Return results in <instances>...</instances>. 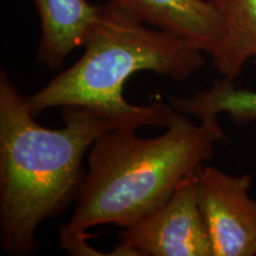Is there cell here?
Listing matches in <instances>:
<instances>
[{"label":"cell","mask_w":256,"mask_h":256,"mask_svg":"<svg viewBox=\"0 0 256 256\" xmlns=\"http://www.w3.org/2000/svg\"><path fill=\"white\" fill-rule=\"evenodd\" d=\"M168 98L176 112L194 115L200 121H218V115L226 113L235 124L256 122V90L235 87L232 80L223 78L188 98Z\"/></svg>","instance_id":"9"},{"label":"cell","mask_w":256,"mask_h":256,"mask_svg":"<svg viewBox=\"0 0 256 256\" xmlns=\"http://www.w3.org/2000/svg\"><path fill=\"white\" fill-rule=\"evenodd\" d=\"M64 126H40L5 70L0 72V244L6 254L36 250V232L76 200L83 158L95 140L118 128L168 127L176 110L156 100L138 114L81 106L60 108Z\"/></svg>","instance_id":"1"},{"label":"cell","mask_w":256,"mask_h":256,"mask_svg":"<svg viewBox=\"0 0 256 256\" xmlns=\"http://www.w3.org/2000/svg\"><path fill=\"white\" fill-rule=\"evenodd\" d=\"M200 170L184 178L164 204L120 232L116 256H214L198 202Z\"/></svg>","instance_id":"4"},{"label":"cell","mask_w":256,"mask_h":256,"mask_svg":"<svg viewBox=\"0 0 256 256\" xmlns=\"http://www.w3.org/2000/svg\"><path fill=\"white\" fill-rule=\"evenodd\" d=\"M136 130H110L90 147L74 215L60 228V246L69 254L107 255L88 244V229L136 222L164 204L184 178L203 168L215 144L226 139L218 121L194 124L178 112L162 136L142 138Z\"/></svg>","instance_id":"2"},{"label":"cell","mask_w":256,"mask_h":256,"mask_svg":"<svg viewBox=\"0 0 256 256\" xmlns=\"http://www.w3.org/2000/svg\"><path fill=\"white\" fill-rule=\"evenodd\" d=\"M78 62L28 96L34 116L50 108L81 106L118 114H138L147 106L130 104L124 84L134 74L152 72L184 81L206 64L204 54L180 38L147 26L110 2L98 18Z\"/></svg>","instance_id":"3"},{"label":"cell","mask_w":256,"mask_h":256,"mask_svg":"<svg viewBox=\"0 0 256 256\" xmlns=\"http://www.w3.org/2000/svg\"><path fill=\"white\" fill-rule=\"evenodd\" d=\"M250 188V174L200 168L198 202L214 256L256 255V200L249 196Z\"/></svg>","instance_id":"5"},{"label":"cell","mask_w":256,"mask_h":256,"mask_svg":"<svg viewBox=\"0 0 256 256\" xmlns=\"http://www.w3.org/2000/svg\"><path fill=\"white\" fill-rule=\"evenodd\" d=\"M223 23V36L210 56L223 78L234 80L250 58H256V0H211Z\"/></svg>","instance_id":"8"},{"label":"cell","mask_w":256,"mask_h":256,"mask_svg":"<svg viewBox=\"0 0 256 256\" xmlns=\"http://www.w3.org/2000/svg\"><path fill=\"white\" fill-rule=\"evenodd\" d=\"M40 20L38 60L58 69L74 50L83 46L100 5L87 0H34Z\"/></svg>","instance_id":"7"},{"label":"cell","mask_w":256,"mask_h":256,"mask_svg":"<svg viewBox=\"0 0 256 256\" xmlns=\"http://www.w3.org/2000/svg\"><path fill=\"white\" fill-rule=\"evenodd\" d=\"M147 26L180 38L211 56L223 36L218 10L211 0H110Z\"/></svg>","instance_id":"6"}]
</instances>
